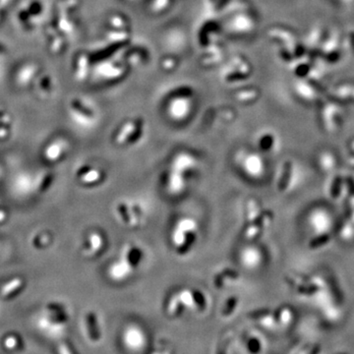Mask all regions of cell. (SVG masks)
I'll use <instances>...</instances> for the list:
<instances>
[{
	"label": "cell",
	"instance_id": "7",
	"mask_svg": "<svg viewBox=\"0 0 354 354\" xmlns=\"http://www.w3.org/2000/svg\"><path fill=\"white\" fill-rule=\"evenodd\" d=\"M291 318H292V313L286 307L279 309L276 312V315L274 316V319L276 321V324H280V325H287V324H289V322L291 321Z\"/></svg>",
	"mask_w": 354,
	"mask_h": 354
},
{
	"label": "cell",
	"instance_id": "9",
	"mask_svg": "<svg viewBox=\"0 0 354 354\" xmlns=\"http://www.w3.org/2000/svg\"><path fill=\"white\" fill-rule=\"evenodd\" d=\"M248 349L253 354H258L261 352V340L258 337H251L248 341Z\"/></svg>",
	"mask_w": 354,
	"mask_h": 354
},
{
	"label": "cell",
	"instance_id": "1",
	"mask_svg": "<svg viewBox=\"0 0 354 354\" xmlns=\"http://www.w3.org/2000/svg\"><path fill=\"white\" fill-rule=\"evenodd\" d=\"M197 224L194 220L183 219L181 220L172 233V242L177 249V253L180 255L187 254L197 239L196 236Z\"/></svg>",
	"mask_w": 354,
	"mask_h": 354
},
{
	"label": "cell",
	"instance_id": "10",
	"mask_svg": "<svg viewBox=\"0 0 354 354\" xmlns=\"http://www.w3.org/2000/svg\"><path fill=\"white\" fill-rule=\"evenodd\" d=\"M88 323L91 327V333L92 336H94V339H97L99 337V333H98V327H97V320L96 316L93 313L88 314Z\"/></svg>",
	"mask_w": 354,
	"mask_h": 354
},
{
	"label": "cell",
	"instance_id": "6",
	"mask_svg": "<svg viewBox=\"0 0 354 354\" xmlns=\"http://www.w3.org/2000/svg\"><path fill=\"white\" fill-rule=\"evenodd\" d=\"M115 212H116V214H117V216L122 224L128 225V226L136 225L134 218L132 216V213H131V211H129L126 204L118 203L115 207Z\"/></svg>",
	"mask_w": 354,
	"mask_h": 354
},
{
	"label": "cell",
	"instance_id": "3",
	"mask_svg": "<svg viewBox=\"0 0 354 354\" xmlns=\"http://www.w3.org/2000/svg\"><path fill=\"white\" fill-rule=\"evenodd\" d=\"M133 269L130 266L124 261L123 259H120L119 261L113 263L109 269V275L114 280H125L129 275Z\"/></svg>",
	"mask_w": 354,
	"mask_h": 354
},
{
	"label": "cell",
	"instance_id": "5",
	"mask_svg": "<svg viewBox=\"0 0 354 354\" xmlns=\"http://www.w3.org/2000/svg\"><path fill=\"white\" fill-rule=\"evenodd\" d=\"M104 245H105L104 237L100 234L93 232L89 236V246L84 249V253L88 256H93L102 248H104Z\"/></svg>",
	"mask_w": 354,
	"mask_h": 354
},
{
	"label": "cell",
	"instance_id": "13",
	"mask_svg": "<svg viewBox=\"0 0 354 354\" xmlns=\"http://www.w3.org/2000/svg\"><path fill=\"white\" fill-rule=\"evenodd\" d=\"M50 183H52V176H46V178L43 180V183H42V185L40 187V189H41V190H45Z\"/></svg>",
	"mask_w": 354,
	"mask_h": 354
},
{
	"label": "cell",
	"instance_id": "14",
	"mask_svg": "<svg viewBox=\"0 0 354 354\" xmlns=\"http://www.w3.org/2000/svg\"><path fill=\"white\" fill-rule=\"evenodd\" d=\"M310 354H322V348H321V346L318 345V344H315V346H314L312 352Z\"/></svg>",
	"mask_w": 354,
	"mask_h": 354
},
{
	"label": "cell",
	"instance_id": "8",
	"mask_svg": "<svg viewBox=\"0 0 354 354\" xmlns=\"http://www.w3.org/2000/svg\"><path fill=\"white\" fill-rule=\"evenodd\" d=\"M22 286V280L21 279H15L12 280L11 282H9L6 286H4V288L2 289V294L3 295H9L10 293L13 292V290H17Z\"/></svg>",
	"mask_w": 354,
	"mask_h": 354
},
{
	"label": "cell",
	"instance_id": "15",
	"mask_svg": "<svg viewBox=\"0 0 354 354\" xmlns=\"http://www.w3.org/2000/svg\"><path fill=\"white\" fill-rule=\"evenodd\" d=\"M4 218H5V214H4V212H0V222H1V221H3V220H4Z\"/></svg>",
	"mask_w": 354,
	"mask_h": 354
},
{
	"label": "cell",
	"instance_id": "4",
	"mask_svg": "<svg viewBox=\"0 0 354 354\" xmlns=\"http://www.w3.org/2000/svg\"><path fill=\"white\" fill-rule=\"evenodd\" d=\"M78 175H80L82 182L87 184L96 183L99 180L104 179V172L100 170L93 168L92 167H83L78 170Z\"/></svg>",
	"mask_w": 354,
	"mask_h": 354
},
{
	"label": "cell",
	"instance_id": "12",
	"mask_svg": "<svg viewBox=\"0 0 354 354\" xmlns=\"http://www.w3.org/2000/svg\"><path fill=\"white\" fill-rule=\"evenodd\" d=\"M61 153H62L61 148L58 145H54L50 149H47L46 156L52 160H56V159H58V157L60 156Z\"/></svg>",
	"mask_w": 354,
	"mask_h": 354
},
{
	"label": "cell",
	"instance_id": "2",
	"mask_svg": "<svg viewBox=\"0 0 354 354\" xmlns=\"http://www.w3.org/2000/svg\"><path fill=\"white\" fill-rule=\"evenodd\" d=\"M144 258V252L143 250L136 246V245H129L122 253L121 259L126 262L133 270H135L143 261Z\"/></svg>",
	"mask_w": 354,
	"mask_h": 354
},
{
	"label": "cell",
	"instance_id": "11",
	"mask_svg": "<svg viewBox=\"0 0 354 354\" xmlns=\"http://www.w3.org/2000/svg\"><path fill=\"white\" fill-rule=\"evenodd\" d=\"M237 302H238V299L236 297H231L227 300V303L223 312L224 316H230V314L235 310V306H237Z\"/></svg>",
	"mask_w": 354,
	"mask_h": 354
}]
</instances>
